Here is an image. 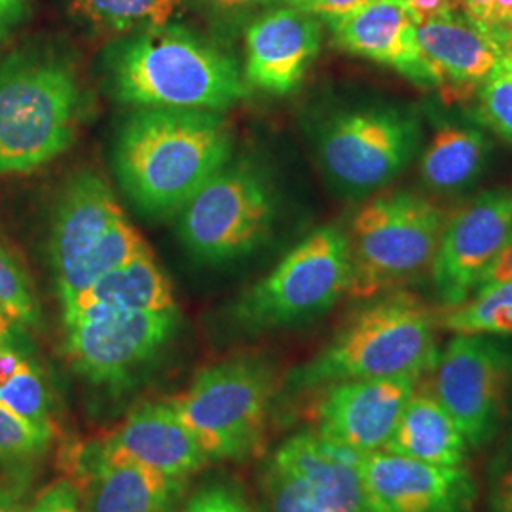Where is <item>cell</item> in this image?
<instances>
[{"label":"cell","instance_id":"8","mask_svg":"<svg viewBox=\"0 0 512 512\" xmlns=\"http://www.w3.org/2000/svg\"><path fill=\"white\" fill-rule=\"evenodd\" d=\"M420 118L410 109L374 105L340 110L317 131V154L330 184L366 198L395 181L420 147Z\"/></svg>","mask_w":512,"mask_h":512},{"label":"cell","instance_id":"25","mask_svg":"<svg viewBox=\"0 0 512 512\" xmlns=\"http://www.w3.org/2000/svg\"><path fill=\"white\" fill-rule=\"evenodd\" d=\"M437 327L454 336H512V281L486 283L459 304L437 306Z\"/></svg>","mask_w":512,"mask_h":512},{"label":"cell","instance_id":"41","mask_svg":"<svg viewBox=\"0 0 512 512\" xmlns=\"http://www.w3.org/2000/svg\"><path fill=\"white\" fill-rule=\"evenodd\" d=\"M14 325L16 321L0 308V349L10 346V340L14 336Z\"/></svg>","mask_w":512,"mask_h":512},{"label":"cell","instance_id":"1","mask_svg":"<svg viewBox=\"0 0 512 512\" xmlns=\"http://www.w3.org/2000/svg\"><path fill=\"white\" fill-rule=\"evenodd\" d=\"M232 154V131L215 110L131 112L114 145L124 192L150 215L183 209Z\"/></svg>","mask_w":512,"mask_h":512},{"label":"cell","instance_id":"40","mask_svg":"<svg viewBox=\"0 0 512 512\" xmlns=\"http://www.w3.org/2000/svg\"><path fill=\"white\" fill-rule=\"evenodd\" d=\"M27 0H0V37L10 33L27 16Z\"/></svg>","mask_w":512,"mask_h":512},{"label":"cell","instance_id":"28","mask_svg":"<svg viewBox=\"0 0 512 512\" xmlns=\"http://www.w3.org/2000/svg\"><path fill=\"white\" fill-rule=\"evenodd\" d=\"M0 404L35 425L54 429L48 385L37 366L27 359H23L16 372L0 384Z\"/></svg>","mask_w":512,"mask_h":512},{"label":"cell","instance_id":"39","mask_svg":"<svg viewBox=\"0 0 512 512\" xmlns=\"http://www.w3.org/2000/svg\"><path fill=\"white\" fill-rule=\"evenodd\" d=\"M494 281H512V236L505 243V247L501 249V253L495 256L494 262L488 266L478 287L486 285V283H494Z\"/></svg>","mask_w":512,"mask_h":512},{"label":"cell","instance_id":"31","mask_svg":"<svg viewBox=\"0 0 512 512\" xmlns=\"http://www.w3.org/2000/svg\"><path fill=\"white\" fill-rule=\"evenodd\" d=\"M476 112L484 126L512 145V71L505 59L478 88Z\"/></svg>","mask_w":512,"mask_h":512},{"label":"cell","instance_id":"12","mask_svg":"<svg viewBox=\"0 0 512 512\" xmlns=\"http://www.w3.org/2000/svg\"><path fill=\"white\" fill-rule=\"evenodd\" d=\"M67 357L97 385L126 384L179 327V311H93L65 323Z\"/></svg>","mask_w":512,"mask_h":512},{"label":"cell","instance_id":"24","mask_svg":"<svg viewBox=\"0 0 512 512\" xmlns=\"http://www.w3.org/2000/svg\"><path fill=\"white\" fill-rule=\"evenodd\" d=\"M490 150L484 131L442 124L421 154V181L435 194H458L478 181Z\"/></svg>","mask_w":512,"mask_h":512},{"label":"cell","instance_id":"20","mask_svg":"<svg viewBox=\"0 0 512 512\" xmlns=\"http://www.w3.org/2000/svg\"><path fill=\"white\" fill-rule=\"evenodd\" d=\"M416 37L439 76V92L452 101L478 92L507 57L494 38L461 10L423 21Z\"/></svg>","mask_w":512,"mask_h":512},{"label":"cell","instance_id":"3","mask_svg":"<svg viewBox=\"0 0 512 512\" xmlns=\"http://www.w3.org/2000/svg\"><path fill=\"white\" fill-rule=\"evenodd\" d=\"M437 308L408 291L368 298L306 365L294 368V391L338 382L416 376L437 357Z\"/></svg>","mask_w":512,"mask_h":512},{"label":"cell","instance_id":"6","mask_svg":"<svg viewBox=\"0 0 512 512\" xmlns=\"http://www.w3.org/2000/svg\"><path fill=\"white\" fill-rule=\"evenodd\" d=\"M274 393L272 365L258 357H238L207 366L169 404L209 459L243 461L262 450Z\"/></svg>","mask_w":512,"mask_h":512},{"label":"cell","instance_id":"29","mask_svg":"<svg viewBox=\"0 0 512 512\" xmlns=\"http://www.w3.org/2000/svg\"><path fill=\"white\" fill-rule=\"evenodd\" d=\"M54 429L40 427L0 404V467H29L46 454Z\"/></svg>","mask_w":512,"mask_h":512},{"label":"cell","instance_id":"10","mask_svg":"<svg viewBox=\"0 0 512 512\" xmlns=\"http://www.w3.org/2000/svg\"><path fill=\"white\" fill-rule=\"evenodd\" d=\"M363 454L302 431L285 440L260 476L262 512H370Z\"/></svg>","mask_w":512,"mask_h":512},{"label":"cell","instance_id":"11","mask_svg":"<svg viewBox=\"0 0 512 512\" xmlns=\"http://www.w3.org/2000/svg\"><path fill=\"white\" fill-rule=\"evenodd\" d=\"M423 376V387L458 423L471 450L497 437L509 414L511 349L488 336L456 334Z\"/></svg>","mask_w":512,"mask_h":512},{"label":"cell","instance_id":"21","mask_svg":"<svg viewBox=\"0 0 512 512\" xmlns=\"http://www.w3.org/2000/svg\"><path fill=\"white\" fill-rule=\"evenodd\" d=\"M122 217L109 184L90 171L76 173L55 207L50 239L55 281L71 274Z\"/></svg>","mask_w":512,"mask_h":512},{"label":"cell","instance_id":"7","mask_svg":"<svg viewBox=\"0 0 512 512\" xmlns=\"http://www.w3.org/2000/svg\"><path fill=\"white\" fill-rule=\"evenodd\" d=\"M351 275L348 236L336 226H323L239 298L234 319L247 330L308 323L349 294Z\"/></svg>","mask_w":512,"mask_h":512},{"label":"cell","instance_id":"33","mask_svg":"<svg viewBox=\"0 0 512 512\" xmlns=\"http://www.w3.org/2000/svg\"><path fill=\"white\" fill-rule=\"evenodd\" d=\"M23 512H86L84 501L78 486L71 478L63 476L52 484L44 486L29 503Z\"/></svg>","mask_w":512,"mask_h":512},{"label":"cell","instance_id":"37","mask_svg":"<svg viewBox=\"0 0 512 512\" xmlns=\"http://www.w3.org/2000/svg\"><path fill=\"white\" fill-rule=\"evenodd\" d=\"M404 4L418 25L459 10L456 0H404Z\"/></svg>","mask_w":512,"mask_h":512},{"label":"cell","instance_id":"17","mask_svg":"<svg viewBox=\"0 0 512 512\" xmlns=\"http://www.w3.org/2000/svg\"><path fill=\"white\" fill-rule=\"evenodd\" d=\"M327 23L340 50L391 67L420 88L439 90V76L421 52L418 23L404 0H366Z\"/></svg>","mask_w":512,"mask_h":512},{"label":"cell","instance_id":"2","mask_svg":"<svg viewBox=\"0 0 512 512\" xmlns=\"http://www.w3.org/2000/svg\"><path fill=\"white\" fill-rule=\"evenodd\" d=\"M112 95L137 109L219 110L247 97L238 63L183 27L139 31L107 54Z\"/></svg>","mask_w":512,"mask_h":512},{"label":"cell","instance_id":"18","mask_svg":"<svg viewBox=\"0 0 512 512\" xmlns=\"http://www.w3.org/2000/svg\"><path fill=\"white\" fill-rule=\"evenodd\" d=\"M323 42L321 21L294 6L275 8L245 31L247 86L285 95L302 84Z\"/></svg>","mask_w":512,"mask_h":512},{"label":"cell","instance_id":"43","mask_svg":"<svg viewBox=\"0 0 512 512\" xmlns=\"http://www.w3.org/2000/svg\"><path fill=\"white\" fill-rule=\"evenodd\" d=\"M505 63H507V65H509V67H511V71H512V57H505Z\"/></svg>","mask_w":512,"mask_h":512},{"label":"cell","instance_id":"32","mask_svg":"<svg viewBox=\"0 0 512 512\" xmlns=\"http://www.w3.org/2000/svg\"><path fill=\"white\" fill-rule=\"evenodd\" d=\"M459 10L512 57V0H456Z\"/></svg>","mask_w":512,"mask_h":512},{"label":"cell","instance_id":"23","mask_svg":"<svg viewBox=\"0 0 512 512\" xmlns=\"http://www.w3.org/2000/svg\"><path fill=\"white\" fill-rule=\"evenodd\" d=\"M173 310H177V304L171 283L148 251L99 277L92 287L78 294L63 308V321L93 311Z\"/></svg>","mask_w":512,"mask_h":512},{"label":"cell","instance_id":"27","mask_svg":"<svg viewBox=\"0 0 512 512\" xmlns=\"http://www.w3.org/2000/svg\"><path fill=\"white\" fill-rule=\"evenodd\" d=\"M74 8L99 29L112 33L148 31L169 25L179 0H71Z\"/></svg>","mask_w":512,"mask_h":512},{"label":"cell","instance_id":"5","mask_svg":"<svg viewBox=\"0 0 512 512\" xmlns=\"http://www.w3.org/2000/svg\"><path fill=\"white\" fill-rule=\"evenodd\" d=\"M450 211L418 194L395 190L372 198L351 224L349 294L368 300L406 291L431 275Z\"/></svg>","mask_w":512,"mask_h":512},{"label":"cell","instance_id":"9","mask_svg":"<svg viewBox=\"0 0 512 512\" xmlns=\"http://www.w3.org/2000/svg\"><path fill=\"white\" fill-rule=\"evenodd\" d=\"M275 196L255 165H224L186 203L179 222L184 247L205 262L253 253L272 232Z\"/></svg>","mask_w":512,"mask_h":512},{"label":"cell","instance_id":"42","mask_svg":"<svg viewBox=\"0 0 512 512\" xmlns=\"http://www.w3.org/2000/svg\"><path fill=\"white\" fill-rule=\"evenodd\" d=\"M219 6L224 8H241V6H258V4H272L279 0H215Z\"/></svg>","mask_w":512,"mask_h":512},{"label":"cell","instance_id":"22","mask_svg":"<svg viewBox=\"0 0 512 512\" xmlns=\"http://www.w3.org/2000/svg\"><path fill=\"white\" fill-rule=\"evenodd\" d=\"M384 450L429 465L459 467L471 446L446 408L418 382Z\"/></svg>","mask_w":512,"mask_h":512},{"label":"cell","instance_id":"13","mask_svg":"<svg viewBox=\"0 0 512 512\" xmlns=\"http://www.w3.org/2000/svg\"><path fill=\"white\" fill-rule=\"evenodd\" d=\"M512 236V190L495 188L450 215L431 279L439 306H454L475 291Z\"/></svg>","mask_w":512,"mask_h":512},{"label":"cell","instance_id":"34","mask_svg":"<svg viewBox=\"0 0 512 512\" xmlns=\"http://www.w3.org/2000/svg\"><path fill=\"white\" fill-rule=\"evenodd\" d=\"M183 512H251V509L234 486L215 482L192 495Z\"/></svg>","mask_w":512,"mask_h":512},{"label":"cell","instance_id":"19","mask_svg":"<svg viewBox=\"0 0 512 512\" xmlns=\"http://www.w3.org/2000/svg\"><path fill=\"white\" fill-rule=\"evenodd\" d=\"M97 446L110 458L129 459L184 480L211 461L169 401L145 403L131 410Z\"/></svg>","mask_w":512,"mask_h":512},{"label":"cell","instance_id":"30","mask_svg":"<svg viewBox=\"0 0 512 512\" xmlns=\"http://www.w3.org/2000/svg\"><path fill=\"white\" fill-rule=\"evenodd\" d=\"M0 308L19 325L35 327L40 319L31 279L18 260L0 245Z\"/></svg>","mask_w":512,"mask_h":512},{"label":"cell","instance_id":"38","mask_svg":"<svg viewBox=\"0 0 512 512\" xmlns=\"http://www.w3.org/2000/svg\"><path fill=\"white\" fill-rule=\"evenodd\" d=\"M488 512H512V467L495 480L488 497Z\"/></svg>","mask_w":512,"mask_h":512},{"label":"cell","instance_id":"14","mask_svg":"<svg viewBox=\"0 0 512 512\" xmlns=\"http://www.w3.org/2000/svg\"><path fill=\"white\" fill-rule=\"evenodd\" d=\"M370 512H473L478 484L465 467H440L391 452L363 456Z\"/></svg>","mask_w":512,"mask_h":512},{"label":"cell","instance_id":"26","mask_svg":"<svg viewBox=\"0 0 512 512\" xmlns=\"http://www.w3.org/2000/svg\"><path fill=\"white\" fill-rule=\"evenodd\" d=\"M148 251L150 249L147 241L141 238V234L129 224L126 217L116 220L110 226L109 232L99 239V243L82 258V262L73 272L57 279V293L61 306H69L78 294L92 287L99 277L109 274Z\"/></svg>","mask_w":512,"mask_h":512},{"label":"cell","instance_id":"35","mask_svg":"<svg viewBox=\"0 0 512 512\" xmlns=\"http://www.w3.org/2000/svg\"><path fill=\"white\" fill-rule=\"evenodd\" d=\"M33 473L29 467L10 469L0 478V512H23L29 503Z\"/></svg>","mask_w":512,"mask_h":512},{"label":"cell","instance_id":"36","mask_svg":"<svg viewBox=\"0 0 512 512\" xmlns=\"http://www.w3.org/2000/svg\"><path fill=\"white\" fill-rule=\"evenodd\" d=\"M287 2L289 6L327 21V19L348 14L351 10L359 8L361 4H365L366 0H287Z\"/></svg>","mask_w":512,"mask_h":512},{"label":"cell","instance_id":"16","mask_svg":"<svg viewBox=\"0 0 512 512\" xmlns=\"http://www.w3.org/2000/svg\"><path fill=\"white\" fill-rule=\"evenodd\" d=\"M65 465L86 512H175L186 486L184 478L105 456L97 442L67 450Z\"/></svg>","mask_w":512,"mask_h":512},{"label":"cell","instance_id":"4","mask_svg":"<svg viewBox=\"0 0 512 512\" xmlns=\"http://www.w3.org/2000/svg\"><path fill=\"white\" fill-rule=\"evenodd\" d=\"M84 95L59 55L25 50L0 63V175L29 173L73 145Z\"/></svg>","mask_w":512,"mask_h":512},{"label":"cell","instance_id":"15","mask_svg":"<svg viewBox=\"0 0 512 512\" xmlns=\"http://www.w3.org/2000/svg\"><path fill=\"white\" fill-rule=\"evenodd\" d=\"M418 382L416 376H393L329 385L315 406L313 431L363 456L380 452Z\"/></svg>","mask_w":512,"mask_h":512}]
</instances>
